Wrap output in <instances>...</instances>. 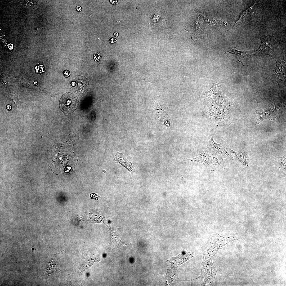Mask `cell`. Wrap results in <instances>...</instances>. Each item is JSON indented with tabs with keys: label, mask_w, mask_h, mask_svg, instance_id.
I'll return each mask as SVG.
<instances>
[{
	"label": "cell",
	"mask_w": 286,
	"mask_h": 286,
	"mask_svg": "<svg viewBox=\"0 0 286 286\" xmlns=\"http://www.w3.org/2000/svg\"><path fill=\"white\" fill-rule=\"evenodd\" d=\"M115 163H119L126 168L132 174H133L136 171L132 163L129 162L125 158L122 153L117 152L114 157Z\"/></svg>",
	"instance_id": "5b68a950"
},
{
	"label": "cell",
	"mask_w": 286,
	"mask_h": 286,
	"mask_svg": "<svg viewBox=\"0 0 286 286\" xmlns=\"http://www.w3.org/2000/svg\"><path fill=\"white\" fill-rule=\"evenodd\" d=\"M89 82L84 76L77 75L70 83V88L79 96H84L88 91Z\"/></svg>",
	"instance_id": "277c9868"
},
{
	"label": "cell",
	"mask_w": 286,
	"mask_h": 286,
	"mask_svg": "<svg viewBox=\"0 0 286 286\" xmlns=\"http://www.w3.org/2000/svg\"><path fill=\"white\" fill-rule=\"evenodd\" d=\"M63 75L66 77H68L70 76V73L69 71L68 70H65L64 71Z\"/></svg>",
	"instance_id": "30bf717a"
},
{
	"label": "cell",
	"mask_w": 286,
	"mask_h": 286,
	"mask_svg": "<svg viewBox=\"0 0 286 286\" xmlns=\"http://www.w3.org/2000/svg\"><path fill=\"white\" fill-rule=\"evenodd\" d=\"M114 35L115 37H117L118 35L119 34L117 32H115L114 33Z\"/></svg>",
	"instance_id": "4fadbf2b"
},
{
	"label": "cell",
	"mask_w": 286,
	"mask_h": 286,
	"mask_svg": "<svg viewBox=\"0 0 286 286\" xmlns=\"http://www.w3.org/2000/svg\"><path fill=\"white\" fill-rule=\"evenodd\" d=\"M160 16L159 14H156L151 19V20L153 23H156L158 20L159 18H160Z\"/></svg>",
	"instance_id": "9c48e42d"
},
{
	"label": "cell",
	"mask_w": 286,
	"mask_h": 286,
	"mask_svg": "<svg viewBox=\"0 0 286 286\" xmlns=\"http://www.w3.org/2000/svg\"><path fill=\"white\" fill-rule=\"evenodd\" d=\"M236 239L233 236L225 238L215 232L212 233L207 243L200 250L208 253L209 256H214L226 244Z\"/></svg>",
	"instance_id": "6da1fadb"
},
{
	"label": "cell",
	"mask_w": 286,
	"mask_h": 286,
	"mask_svg": "<svg viewBox=\"0 0 286 286\" xmlns=\"http://www.w3.org/2000/svg\"><path fill=\"white\" fill-rule=\"evenodd\" d=\"M275 161L280 167V169L283 173L284 171H285V155L282 157H275Z\"/></svg>",
	"instance_id": "ba28073f"
},
{
	"label": "cell",
	"mask_w": 286,
	"mask_h": 286,
	"mask_svg": "<svg viewBox=\"0 0 286 286\" xmlns=\"http://www.w3.org/2000/svg\"><path fill=\"white\" fill-rule=\"evenodd\" d=\"M117 41V39L113 38H110L109 40V42L110 43H115Z\"/></svg>",
	"instance_id": "8fae6325"
},
{
	"label": "cell",
	"mask_w": 286,
	"mask_h": 286,
	"mask_svg": "<svg viewBox=\"0 0 286 286\" xmlns=\"http://www.w3.org/2000/svg\"><path fill=\"white\" fill-rule=\"evenodd\" d=\"M76 10L78 12H80L82 10V7L79 6H77L76 7Z\"/></svg>",
	"instance_id": "7c38bea8"
},
{
	"label": "cell",
	"mask_w": 286,
	"mask_h": 286,
	"mask_svg": "<svg viewBox=\"0 0 286 286\" xmlns=\"http://www.w3.org/2000/svg\"><path fill=\"white\" fill-rule=\"evenodd\" d=\"M271 105L266 109L257 110L256 112L258 114V116L256 124H258L265 119L273 120L272 118H275L273 117V112H271Z\"/></svg>",
	"instance_id": "8992f818"
},
{
	"label": "cell",
	"mask_w": 286,
	"mask_h": 286,
	"mask_svg": "<svg viewBox=\"0 0 286 286\" xmlns=\"http://www.w3.org/2000/svg\"><path fill=\"white\" fill-rule=\"evenodd\" d=\"M209 255L203 254V259L201 264L200 276L201 286H214L215 278L217 270L214 266L212 260Z\"/></svg>",
	"instance_id": "7a4b0ae2"
},
{
	"label": "cell",
	"mask_w": 286,
	"mask_h": 286,
	"mask_svg": "<svg viewBox=\"0 0 286 286\" xmlns=\"http://www.w3.org/2000/svg\"><path fill=\"white\" fill-rule=\"evenodd\" d=\"M194 256V254L190 253L182 254L177 256L171 258L169 262L177 265H180L185 262L187 260Z\"/></svg>",
	"instance_id": "52a82bcc"
},
{
	"label": "cell",
	"mask_w": 286,
	"mask_h": 286,
	"mask_svg": "<svg viewBox=\"0 0 286 286\" xmlns=\"http://www.w3.org/2000/svg\"><path fill=\"white\" fill-rule=\"evenodd\" d=\"M79 102L78 98L70 92L63 94L60 99L59 106L61 111L65 114L72 113L77 109Z\"/></svg>",
	"instance_id": "3957f363"
}]
</instances>
